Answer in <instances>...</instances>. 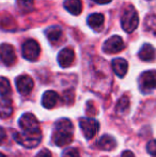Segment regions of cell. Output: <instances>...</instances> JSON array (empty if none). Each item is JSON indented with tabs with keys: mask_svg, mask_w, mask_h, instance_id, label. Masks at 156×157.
<instances>
[{
	"mask_svg": "<svg viewBox=\"0 0 156 157\" xmlns=\"http://www.w3.org/2000/svg\"><path fill=\"white\" fill-rule=\"evenodd\" d=\"M74 127L69 119H59L55 123V129L52 132L51 141L57 147H65L73 141Z\"/></svg>",
	"mask_w": 156,
	"mask_h": 157,
	"instance_id": "obj_1",
	"label": "cell"
},
{
	"mask_svg": "<svg viewBox=\"0 0 156 157\" xmlns=\"http://www.w3.org/2000/svg\"><path fill=\"white\" fill-rule=\"evenodd\" d=\"M14 139L18 144L23 145L27 149H33L38 147L42 140V132L41 129L34 130V132H15Z\"/></svg>",
	"mask_w": 156,
	"mask_h": 157,
	"instance_id": "obj_2",
	"label": "cell"
},
{
	"mask_svg": "<svg viewBox=\"0 0 156 157\" xmlns=\"http://www.w3.org/2000/svg\"><path fill=\"white\" fill-rule=\"evenodd\" d=\"M138 24H139V17H138L137 11L135 10L134 6H129L128 8L125 9V11L122 14V17H121L122 28L124 29L125 32L131 33L138 27Z\"/></svg>",
	"mask_w": 156,
	"mask_h": 157,
	"instance_id": "obj_3",
	"label": "cell"
},
{
	"mask_svg": "<svg viewBox=\"0 0 156 157\" xmlns=\"http://www.w3.org/2000/svg\"><path fill=\"white\" fill-rule=\"evenodd\" d=\"M23 57L28 61H36L41 52L39 43L36 40H27L23 44Z\"/></svg>",
	"mask_w": 156,
	"mask_h": 157,
	"instance_id": "obj_4",
	"label": "cell"
},
{
	"mask_svg": "<svg viewBox=\"0 0 156 157\" xmlns=\"http://www.w3.org/2000/svg\"><path fill=\"white\" fill-rule=\"evenodd\" d=\"M79 127L86 139H92L98 132V122L92 118H81Z\"/></svg>",
	"mask_w": 156,
	"mask_h": 157,
	"instance_id": "obj_5",
	"label": "cell"
},
{
	"mask_svg": "<svg viewBox=\"0 0 156 157\" xmlns=\"http://www.w3.org/2000/svg\"><path fill=\"white\" fill-rule=\"evenodd\" d=\"M156 79H155V72L154 71H148L143 72L139 78V87L142 93L146 94L152 92L155 89Z\"/></svg>",
	"mask_w": 156,
	"mask_h": 157,
	"instance_id": "obj_6",
	"label": "cell"
},
{
	"mask_svg": "<svg viewBox=\"0 0 156 157\" xmlns=\"http://www.w3.org/2000/svg\"><path fill=\"white\" fill-rule=\"evenodd\" d=\"M18 125L23 132H34L40 129V123L33 113H24L18 121Z\"/></svg>",
	"mask_w": 156,
	"mask_h": 157,
	"instance_id": "obj_7",
	"label": "cell"
},
{
	"mask_svg": "<svg viewBox=\"0 0 156 157\" xmlns=\"http://www.w3.org/2000/svg\"><path fill=\"white\" fill-rule=\"evenodd\" d=\"M124 48V42H123L122 37L119 35H113V36L109 37L103 45V50L106 54H118V52H122Z\"/></svg>",
	"mask_w": 156,
	"mask_h": 157,
	"instance_id": "obj_8",
	"label": "cell"
},
{
	"mask_svg": "<svg viewBox=\"0 0 156 157\" xmlns=\"http://www.w3.org/2000/svg\"><path fill=\"white\" fill-rule=\"evenodd\" d=\"M0 60L6 65H13L16 61L15 49L11 44L3 43L0 45Z\"/></svg>",
	"mask_w": 156,
	"mask_h": 157,
	"instance_id": "obj_9",
	"label": "cell"
},
{
	"mask_svg": "<svg viewBox=\"0 0 156 157\" xmlns=\"http://www.w3.org/2000/svg\"><path fill=\"white\" fill-rule=\"evenodd\" d=\"M15 83H16L17 91L21 95H27L33 89V79L28 75H21L15 79Z\"/></svg>",
	"mask_w": 156,
	"mask_h": 157,
	"instance_id": "obj_10",
	"label": "cell"
},
{
	"mask_svg": "<svg viewBox=\"0 0 156 157\" xmlns=\"http://www.w3.org/2000/svg\"><path fill=\"white\" fill-rule=\"evenodd\" d=\"M74 60H75V54H74V50L70 47L63 48L58 55V63L63 68L71 66Z\"/></svg>",
	"mask_w": 156,
	"mask_h": 157,
	"instance_id": "obj_11",
	"label": "cell"
},
{
	"mask_svg": "<svg viewBox=\"0 0 156 157\" xmlns=\"http://www.w3.org/2000/svg\"><path fill=\"white\" fill-rule=\"evenodd\" d=\"M59 99H60V96L57 92L52 91V90H48L42 96V105L46 109H52L57 106Z\"/></svg>",
	"mask_w": 156,
	"mask_h": 157,
	"instance_id": "obj_12",
	"label": "cell"
},
{
	"mask_svg": "<svg viewBox=\"0 0 156 157\" xmlns=\"http://www.w3.org/2000/svg\"><path fill=\"white\" fill-rule=\"evenodd\" d=\"M112 70L115 74L119 77H124L128 70V63L125 59L117 58L112 60Z\"/></svg>",
	"mask_w": 156,
	"mask_h": 157,
	"instance_id": "obj_13",
	"label": "cell"
},
{
	"mask_svg": "<svg viewBox=\"0 0 156 157\" xmlns=\"http://www.w3.org/2000/svg\"><path fill=\"white\" fill-rule=\"evenodd\" d=\"M105 17L101 13H93L88 17V25L92 28L93 30L100 31L104 26Z\"/></svg>",
	"mask_w": 156,
	"mask_h": 157,
	"instance_id": "obj_14",
	"label": "cell"
},
{
	"mask_svg": "<svg viewBox=\"0 0 156 157\" xmlns=\"http://www.w3.org/2000/svg\"><path fill=\"white\" fill-rule=\"evenodd\" d=\"M97 147L102 149L103 151H112L116 147H117V142H116L115 138L109 135H104L100 138L97 142Z\"/></svg>",
	"mask_w": 156,
	"mask_h": 157,
	"instance_id": "obj_15",
	"label": "cell"
},
{
	"mask_svg": "<svg viewBox=\"0 0 156 157\" xmlns=\"http://www.w3.org/2000/svg\"><path fill=\"white\" fill-rule=\"evenodd\" d=\"M45 34L47 36L48 41L51 44H57L61 39H62V29L58 26H51V27L47 28L45 31Z\"/></svg>",
	"mask_w": 156,
	"mask_h": 157,
	"instance_id": "obj_16",
	"label": "cell"
},
{
	"mask_svg": "<svg viewBox=\"0 0 156 157\" xmlns=\"http://www.w3.org/2000/svg\"><path fill=\"white\" fill-rule=\"evenodd\" d=\"M13 113L12 101L9 97H2L0 99V118L6 119Z\"/></svg>",
	"mask_w": 156,
	"mask_h": 157,
	"instance_id": "obj_17",
	"label": "cell"
},
{
	"mask_svg": "<svg viewBox=\"0 0 156 157\" xmlns=\"http://www.w3.org/2000/svg\"><path fill=\"white\" fill-rule=\"evenodd\" d=\"M138 56H139V58L141 59L142 61H146V62L154 60V58H155L154 47H153L151 44H144L141 47V49L139 50Z\"/></svg>",
	"mask_w": 156,
	"mask_h": 157,
	"instance_id": "obj_18",
	"label": "cell"
},
{
	"mask_svg": "<svg viewBox=\"0 0 156 157\" xmlns=\"http://www.w3.org/2000/svg\"><path fill=\"white\" fill-rule=\"evenodd\" d=\"M65 10L73 15H79L82 11V2L81 0H65L64 3Z\"/></svg>",
	"mask_w": 156,
	"mask_h": 157,
	"instance_id": "obj_19",
	"label": "cell"
},
{
	"mask_svg": "<svg viewBox=\"0 0 156 157\" xmlns=\"http://www.w3.org/2000/svg\"><path fill=\"white\" fill-rule=\"evenodd\" d=\"M128 108H129V99H128V97H127V96H122L117 103V106H116V112H117V114L122 116V114H124L125 112H127Z\"/></svg>",
	"mask_w": 156,
	"mask_h": 157,
	"instance_id": "obj_20",
	"label": "cell"
},
{
	"mask_svg": "<svg viewBox=\"0 0 156 157\" xmlns=\"http://www.w3.org/2000/svg\"><path fill=\"white\" fill-rule=\"evenodd\" d=\"M12 89H11L10 81L6 77H0V96L9 97L11 95Z\"/></svg>",
	"mask_w": 156,
	"mask_h": 157,
	"instance_id": "obj_21",
	"label": "cell"
},
{
	"mask_svg": "<svg viewBox=\"0 0 156 157\" xmlns=\"http://www.w3.org/2000/svg\"><path fill=\"white\" fill-rule=\"evenodd\" d=\"M16 6L21 12L28 13L33 10L34 0H16Z\"/></svg>",
	"mask_w": 156,
	"mask_h": 157,
	"instance_id": "obj_22",
	"label": "cell"
},
{
	"mask_svg": "<svg viewBox=\"0 0 156 157\" xmlns=\"http://www.w3.org/2000/svg\"><path fill=\"white\" fill-rule=\"evenodd\" d=\"M62 157H80V155H79V151L76 147H69V149L63 151Z\"/></svg>",
	"mask_w": 156,
	"mask_h": 157,
	"instance_id": "obj_23",
	"label": "cell"
},
{
	"mask_svg": "<svg viewBox=\"0 0 156 157\" xmlns=\"http://www.w3.org/2000/svg\"><path fill=\"white\" fill-rule=\"evenodd\" d=\"M146 149H148L149 153L151 154L153 157L155 156V151H156V147H155V140H151L150 142L148 143V147H146Z\"/></svg>",
	"mask_w": 156,
	"mask_h": 157,
	"instance_id": "obj_24",
	"label": "cell"
},
{
	"mask_svg": "<svg viewBox=\"0 0 156 157\" xmlns=\"http://www.w3.org/2000/svg\"><path fill=\"white\" fill-rule=\"evenodd\" d=\"M36 157H52V156H51V153H50V151L44 149V150H42V151H40L39 153H38V155H36Z\"/></svg>",
	"mask_w": 156,
	"mask_h": 157,
	"instance_id": "obj_25",
	"label": "cell"
},
{
	"mask_svg": "<svg viewBox=\"0 0 156 157\" xmlns=\"http://www.w3.org/2000/svg\"><path fill=\"white\" fill-rule=\"evenodd\" d=\"M6 130L3 129L2 127H0V143H2L6 139Z\"/></svg>",
	"mask_w": 156,
	"mask_h": 157,
	"instance_id": "obj_26",
	"label": "cell"
},
{
	"mask_svg": "<svg viewBox=\"0 0 156 157\" xmlns=\"http://www.w3.org/2000/svg\"><path fill=\"white\" fill-rule=\"evenodd\" d=\"M121 157H135L134 156V153L131 151H128V150H126V151H124L122 153V155H121Z\"/></svg>",
	"mask_w": 156,
	"mask_h": 157,
	"instance_id": "obj_27",
	"label": "cell"
},
{
	"mask_svg": "<svg viewBox=\"0 0 156 157\" xmlns=\"http://www.w3.org/2000/svg\"><path fill=\"white\" fill-rule=\"evenodd\" d=\"M93 1L98 4H107L109 2H111V0H93Z\"/></svg>",
	"mask_w": 156,
	"mask_h": 157,
	"instance_id": "obj_28",
	"label": "cell"
},
{
	"mask_svg": "<svg viewBox=\"0 0 156 157\" xmlns=\"http://www.w3.org/2000/svg\"><path fill=\"white\" fill-rule=\"evenodd\" d=\"M0 157H6V155H3L2 153H0Z\"/></svg>",
	"mask_w": 156,
	"mask_h": 157,
	"instance_id": "obj_29",
	"label": "cell"
}]
</instances>
